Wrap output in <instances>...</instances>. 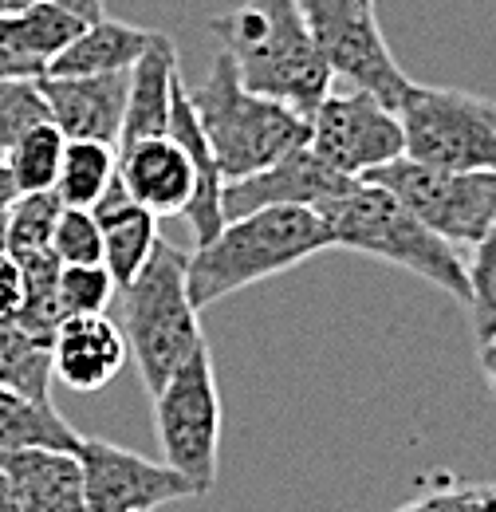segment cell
<instances>
[{"instance_id":"cell-1","label":"cell","mask_w":496,"mask_h":512,"mask_svg":"<svg viewBox=\"0 0 496 512\" xmlns=\"http://www.w3.org/2000/svg\"><path fill=\"white\" fill-rule=\"evenodd\" d=\"M248 91L276 99L308 119L331 91L335 75L323 60L300 0H245L209 20Z\"/></svg>"},{"instance_id":"cell-2","label":"cell","mask_w":496,"mask_h":512,"mask_svg":"<svg viewBox=\"0 0 496 512\" xmlns=\"http://www.w3.org/2000/svg\"><path fill=\"white\" fill-rule=\"evenodd\" d=\"M323 249H335L323 213L308 205H268L221 225L205 245H193L186 260L189 300L201 308L245 292L252 284L280 276L311 260Z\"/></svg>"},{"instance_id":"cell-3","label":"cell","mask_w":496,"mask_h":512,"mask_svg":"<svg viewBox=\"0 0 496 512\" xmlns=\"http://www.w3.org/2000/svg\"><path fill=\"white\" fill-rule=\"evenodd\" d=\"M335 249L367 253L390 260L434 288L449 292L453 300L469 304V264L453 253L445 237L426 229L394 193L367 178H351L323 209Z\"/></svg>"},{"instance_id":"cell-4","label":"cell","mask_w":496,"mask_h":512,"mask_svg":"<svg viewBox=\"0 0 496 512\" xmlns=\"http://www.w3.org/2000/svg\"><path fill=\"white\" fill-rule=\"evenodd\" d=\"M186 95L217 154L225 182L256 174L260 166L308 142V119L276 99L248 91L225 48L213 56L209 71L197 83H186Z\"/></svg>"},{"instance_id":"cell-5","label":"cell","mask_w":496,"mask_h":512,"mask_svg":"<svg viewBox=\"0 0 496 512\" xmlns=\"http://www.w3.org/2000/svg\"><path fill=\"white\" fill-rule=\"evenodd\" d=\"M189 253L158 241L142 272L123 288V335L150 394L205 343L201 312L189 300Z\"/></svg>"},{"instance_id":"cell-6","label":"cell","mask_w":496,"mask_h":512,"mask_svg":"<svg viewBox=\"0 0 496 512\" xmlns=\"http://www.w3.org/2000/svg\"><path fill=\"white\" fill-rule=\"evenodd\" d=\"M406 158L441 170H496V103L457 87L414 83L398 107Z\"/></svg>"},{"instance_id":"cell-7","label":"cell","mask_w":496,"mask_h":512,"mask_svg":"<svg viewBox=\"0 0 496 512\" xmlns=\"http://www.w3.org/2000/svg\"><path fill=\"white\" fill-rule=\"evenodd\" d=\"M154 430L162 457L186 473L197 493H209L217 481L221 457V390L213 375L209 343H201L186 363L154 394Z\"/></svg>"},{"instance_id":"cell-8","label":"cell","mask_w":496,"mask_h":512,"mask_svg":"<svg viewBox=\"0 0 496 512\" xmlns=\"http://www.w3.org/2000/svg\"><path fill=\"white\" fill-rule=\"evenodd\" d=\"M363 178L386 186L449 245H477L496 221V170H441L402 154Z\"/></svg>"},{"instance_id":"cell-9","label":"cell","mask_w":496,"mask_h":512,"mask_svg":"<svg viewBox=\"0 0 496 512\" xmlns=\"http://www.w3.org/2000/svg\"><path fill=\"white\" fill-rule=\"evenodd\" d=\"M311 36L323 52L335 79H347L351 87H363L378 95L386 107H402L414 79L394 60L374 4L363 0H300Z\"/></svg>"},{"instance_id":"cell-10","label":"cell","mask_w":496,"mask_h":512,"mask_svg":"<svg viewBox=\"0 0 496 512\" xmlns=\"http://www.w3.org/2000/svg\"><path fill=\"white\" fill-rule=\"evenodd\" d=\"M308 146L339 174L363 178L406 154V134L394 107L363 87L327 91L308 115Z\"/></svg>"},{"instance_id":"cell-11","label":"cell","mask_w":496,"mask_h":512,"mask_svg":"<svg viewBox=\"0 0 496 512\" xmlns=\"http://www.w3.org/2000/svg\"><path fill=\"white\" fill-rule=\"evenodd\" d=\"M75 457L83 469L87 512H154L170 501L201 497L197 485L170 461H150L103 438H83Z\"/></svg>"},{"instance_id":"cell-12","label":"cell","mask_w":496,"mask_h":512,"mask_svg":"<svg viewBox=\"0 0 496 512\" xmlns=\"http://www.w3.org/2000/svg\"><path fill=\"white\" fill-rule=\"evenodd\" d=\"M347 182H351L347 174L331 170L308 142H304V146L288 150L284 158L260 166L256 174L225 182L221 213H225V221L256 213V209H268V205H308V209L319 213Z\"/></svg>"},{"instance_id":"cell-13","label":"cell","mask_w":496,"mask_h":512,"mask_svg":"<svg viewBox=\"0 0 496 512\" xmlns=\"http://www.w3.org/2000/svg\"><path fill=\"white\" fill-rule=\"evenodd\" d=\"M126 71H103V75H40V91L48 99L52 123L67 138H99L119 150L126 115Z\"/></svg>"},{"instance_id":"cell-14","label":"cell","mask_w":496,"mask_h":512,"mask_svg":"<svg viewBox=\"0 0 496 512\" xmlns=\"http://www.w3.org/2000/svg\"><path fill=\"white\" fill-rule=\"evenodd\" d=\"M119 186L154 217H186L197 174L178 138L150 134L119 146Z\"/></svg>"},{"instance_id":"cell-15","label":"cell","mask_w":496,"mask_h":512,"mask_svg":"<svg viewBox=\"0 0 496 512\" xmlns=\"http://www.w3.org/2000/svg\"><path fill=\"white\" fill-rule=\"evenodd\" d=\"M130 359L123 327L107 312L99 316H71L56 331V379L71 390L95 394L119 379Z\"/></svg>"},{"instance_id":"cell-16","label":"cell","mask_w":496,"mask_h":512,"mask_svg":"<svg viewBox=\"0 0 496 512\" xmlns=\"http://www.w3.org/2000/svg\"><path fill=\"white\" fill-rule=\"evenodd\" d=\"M178 83H182L178 48H174V40L166 32H154L150 44L142 48V56L130 64V87H126V115L119 146L170 130V111H174Z\"/></svg>"},{"instance_id":"cell-17","label":"cell","mask_w":496,"mask_h":512,"mask_svg":"<svg viewBox=\"0 0 496 512\" xmlns=\"http://www.w3.org/2000/svg\"><path fill=\"white\" fill-rule=\"evenodd\" d=\"M0 465L16 489L20 512H87L83 469L67 449H12Z\"/></svg>"},{"instance_id":"cell-18","label":"cell","mask_w":496,"mask_h":512,"mask_svg":"<svg viewBox=\"0 0 496 512\" xmlns=\"http://www.w3.org/2000/svg\"><path fill=\"white\" fill-rule=\"evenodd\" d=\"M99 229H103V264L111 268L119 292L142 272V264L158 249V217L150 209H142L130 193L119 186V178L111 182V190L103 193L95 205Z\"/></svg>"},{"instance_id":"cell-19","label":"cell","mask_w":496,"mask_h":512,"mask_svg":"<svg viewBox=\"0 0 496 512\" xmlns=\"http://www.w3.org/2000/svg\"><path fill=\"white\" fill-rule=\"evenodd\" d=\"M150 28L123 24V20H95L87 24L60 56L48 64V75H103V71H126L150 44Z\"/></svg>"},{"instance_id":"cell-20","label":"cell","mask_w":496,"mask_h":512,"mask_svg":"<svg viewBox=\"0 0 496 512\" xmlns=\"http://www.w3.org/2000/svg\"><path fill=\"white\" fill-rule=\"evenodd\" d=\"M56 379V339L40 335L16 316H0V386L24 398H52Z\"/></svg>"},{"instance_id":"cell-21","label":"cell","mask_w":496,"mask_h":512,"mask_svg":"<svg viewBox=\"0 0 496 512\" xmlns=\"http://www.w3.org/2000/svg\"><path fill=\"white\" fill-rule=\"evenodd\" d=\"M79 442L83 438L52 406V398L36 402V398H24V394L0 386V453H12V449H67V453H75Z\"/></svg>"},{"instance_id":"cell-22","label":"cell","mask_w":496,"mask_h":512,"mask_svg":"<svg viewBox=\"0 0 496 512\" xmlns=\"http://www.w3.org/2000/svg\"><path fill=\"white\" fill-rule=\"evenodd\" d=\"M115 178H119V150L111 142H99V138H67L60 178H56L52 190L60 193L63 205L91 209L103 193L111 190Z\"/></svg>"},{"instance_id":"cell-23","label":"cell","mask_w":496,"mask_h":512,"mask_svg":"<svg viewBox=\"0 0 496 512\" xmlns=\"http://www.w3.org/2000/svg\"><path fill=\"white\" fill-rule=\"evenodd\" d=\"M12 24V36L16 44L36 60V64L48 71V64L60 56L63 48L91 24L83 12H75L67 0H40L16 16H8Z\"/></svg>"},{"instance_id":"cell-24","label":"cell","mask_w":496,"mask_h":512,"mask_svg":"<svg viewBox=\"0 0 496 512\" xmlns=\"http://www.w3.org/2000/svg\"><path fill=\"white\" fill-rule=\"evenodd\" d=\"M63 146H67V134H63L52 119L24 130V134L0 154L4 166H8V174H12L16 193L52 190L56 178H60Z\"/></svg>"},{"instance_id":"cell-25","label":"cell","mask_w":496,"mask_h":512,"mask_svg":"<svg viewBox=\"0 0 496 512\" xmlns=\"http://www.w3.org/2000/svg\"><path fill=\"white\" fill-rule=\"evenodd\" d=\"M60 209H63V201L56 190L20 193V197L4 209V217H8V256L52 249V233H56Z\"/></svg>"},{"instance_id":"cell-26","label":"cell","mask_w":496,"mask_h":512,"mask_svg":"<svg viewBox=\"0 0 496 512\" xmlns=\"http://www.w3.org/2000/svg\"><path fill=\"white\" fill-rule=\"evenodd\" d=\"M48 99L40 91V75H8L0 79V154L36 123H48Z\"/></svg>"},{"instance_id":"cell-27","label":"cell","mask_w":496,"mask_h":512,"mask_svg":"<svg viewBox=\"0 0 496 512\" xmlns=\"http://www.w3.org/2000/svg\"><path fill=\"white\" fill-rule=\"evenodd\" d=\"M119 284L107 264H63L60 268V308L63 316H99L115 300Z\"/></svg>"},{"instance_id":"cell-28","label":"cell","mask_w":496,"mask_h":512,"mask_svg":"<svg viewBox=\"0 0 496 512\" xmlns=\"http://www.w3.org/2000/svg\"><path fill=\"white\" fill-rule=\"evenodd\" d=\"M469 320L477 339L496 335V221L477 241V256L469 264Z\"/></svg>"},{"instance_id":"cell-29","label":"cell","mask_w":496,"mask_h":512,"mask_svg":"<svg viewBox=\"0 0 496 512\" xmlns=\"http://www.w3.org/2000/svg\"><path fill=\"white\" fill-rule=\"evenodd\" d=\"M52 249L63 264H103V229L95 209L63 205L52 233Z\"/></svg>"},{"instance_id":"cell-30","label":"cell","mask_w":496,"mask_h":512,"mask_svg":"<svg viewBox=\"0 0 496 512\" xmlns=\"http://www.w3.org/2000/svg\"><path fill=\"white\" fill-rule=\"evenodd\" d=\"M8 75H44V67L16 44L8 16H0V79H8Z\"/></svg>"},{"instance_id":"cell-31","label":"cell","mask_w":496,"mask_h":512,"mask_svg":"<svg viewBox=\"0 0 496 512\" xmlns=\"http://www.w3.org/2000/svg\"><path fill=\"white\" fill-rule=\"evenodd\" d=\"M24 304V276H20V264L8 256L0 260V316H16Z\"/></svg>"},{"instance_id":"cell-32","label":"cell","mask_w":496,"mask_h":512,"mask_svg":"<svg viewBox=\"0 0 496 512\" xmlns=\"http://www.w3.org/2000/svg\"><path fill=\"white\" fill-rule=\"evenodd\" d=\"M477 363H481V375H485L489 390L496 394V335L481 339V347H477Z\"/></svg>"},{"instance_id":"cell-33","label":"cell","mask_w":496,"mask_h":512,"mask_svg":"<svg viewBox=\"0 0 496 512\" xmlns=\"http://www.w3.org/2000/svg\"><path fill=\"white\" fill-rule=\"evenodd\" d=\"M0 512H20V501H16V489H12L8 473H4V465H0Z\"/></svg>"},{"instance_id":"cell-34","label":"cell","mask_w":496,"mask_h":512,"mask_svg":"<svg viewBox=\"0 0 496 512\" xmlns=\"http://www.w3.org/2000/svg\"><path fill=\"white\" fill-rule=\"evenodd\" d=\"M20 193H16V186H12V174H8V166H4V158H0V213L16 201Z\"/></svg>"},{"instance_id":"cell-35","label":"cell","mask_w":496,"mask_h":512,"mask_svg":"<svg viewBox=\"0 0 496 512\" xmlns=\"http://www.w3.org/2000/svg\"><path fill=\"white\" fill-rule=\"evenodd\" d=\"M32 4H40V0H0V16H16V12L32 8Z\"/></svg>"},{"instance_id":"cell-36","label":"cell","mask_w":496,"mask_h":512,"mask_svg":"<svg viewBox=\"0 0 496 512\" xmlns=\"http://www.w3.org/2000/svg\"><path fill=\"white\" fill-rule=\"evenodd\" d=\"M0 260H8V217L0 213Z\"/></svg>"},{"instance_id":"cell-37","label":"cell","mask_w":496,"mask_h":512,"mask_svg":"<svg viewBox=\"0 0 496 512\" xmlns=\"http://www.w3.org/2000/svg\"><path fill=\"white\" fill-rule=\"evenodd\" d=\"M363 4H374V0H363Z\"/></svg>"}]
</instances>
